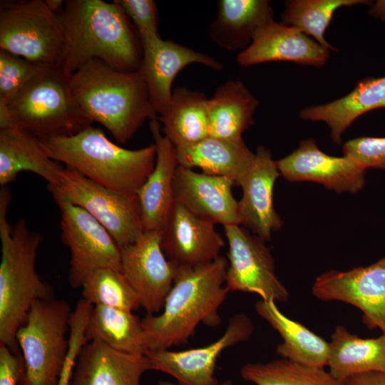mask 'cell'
<instances>
[{
	"mask_svg": "<svg viewBox=\"0 0 385 385\" xmlns=\"http://www.w3.org/2000/svg\"><path fill=\"white\" fill-rule=\"evenodd\" d=\"M58 16L65 46L56 67L66 76L93 59L124 72L139 70L141 40L116 0H66Z\"/></svg>",
	"mask_w": 385,
	"mask_h": 385,
	"instance_id": "6da1fadb",
	"label": "cell"
},
{
	"mask_svg": "<svg viewBox=\"0 0 385 385\" xmlns=\"http://www.w3.org/2000/svg\"><path fill=\"white\" fill-rule=\"evenodd\" d=\"M227 267V259L222 256L200 266L179 267L162 311L142 319L148 351L186 343L200 323H220L218 309L229 292L225 286Z\"/></svg>",
	"mask_w": 385,
	"mask_h": 385,
	"instance_id": "7a4b0ae2",
	"label": "cell"
},
{
	"mask_svg": "<svg viewBox=\"0 0 385 385\" xmlns=\"http://www.w3.org/2000/svg\"><path fill=\"white\" fill-rule=\"evenodd\" d=\"M11 192L0 190V345L21 354L16 341L18 329L26 322L31 307L38 301L54 297V289L41 279L36 269L42 236L31 231L20 219L11 225L7 212Z\"/></svg>",
	"mask_w": 385,
	"mask_h": 385,
	"instance_id": "3957f363",
	"label": "cell"
},
{
	"mask_svg": "<svg viewBox=\"0 0 385 385\" xmlns=\"http://www.w3.org/2000/svg\"><path fill=\"white\" fill-rule=\"evenodd\" d=\"M69 87L83 116L103 125L120 144L130 140L146 120L157 118L139 71H118L93 59L70 76Z\"/></svg>",
	"mask_w": 385,
	"mask_h": 385,
	"instance_id": "277c9868",
	"label": "cell"
},
{
	"mask_svg": "<svg viewBox=\"0 0 385 385\" xmlns=\"http://www.w3.org/2000/svg\"><path fill=\"white\" fill-rule=\"evenodd\" d=\"M40 140L53 160L122 193L137 195L155 164V144L126 149L92 125L72 135Z\"/></svg>",
	"mask_w": 385,
	"mask_h": 385,
	"instance_id": "5b68a950",
	"label": "cell"
},
{
	"mask_svg": "<svg viewBox=\"0 0 385 385\" xmlns=\"http://www.w3.org/2000/svg\"><path fill=\"white\" fill-rule=\"evenodd\" d=\"M71 96L69 77L41 65L6 103H0V128H17L39 139L74 135L91 125Z\"/></svg>",
	"mask_w": 385,
	"mask_h": 385,
	"instance_id": "8992f818",
	"label": "cell"
},
{
	"mask_svg": "<svg viewBox=\"0 0 385 385\" xmlns=\"http://www.w3.org/2000/svg\"><path fill=\"white\" fill-rule=\"evenodd\" d=\"M68 303L55 297L36 302L16 332L24 361L19 385H58L69 349Z\"/></svg>",
	"mask_w": 385,
	"mask_h": 385,
	"instance_id": "52a82bcc",
	"label": "cell"
},
{
	"mask_svg": "<svg viewBox=\"0 0 385 385\" xmlns=\"http://www.w3.org/2000/svg\"><path fill=\"white\" fill-rule=\"evenodd\" d=\"M64 46L61 21L44 0L1 2L0 50L36 64L56 66Z\"/></svg>",
	"mask_w": 385,
	"mask_h": 385,
	"instance_id": "ba28073f",
	"label": "cell"
},
{
	"mask_svg": "<svg viewBox=\"0 0 385 385\" xmlns=\"http://www.w3.org/2000/svg\"><path fill=\"white\" fill-rule=\"evenodd\" d=\"M48 190L59 208L61 238L70 251V286L81 289L90 274L99 269L121 272L120 249L109 232L58 190L52 187Z\"/></svg>",
	"mask_w": 385,
	"mask_h": 385,
	"instance_id": "9c48e42d",
	"label": "cell"
},
{
	"mask_svg": "<svg viewBox=\"0 0 385 385\" xmlns=\"http://www.w3.org/2000/svg\"><path fill=\"white\" fill-rule=\"evenodd\" d=\"M52 188L93 216L120 247L133 243L144 232L136 194L115 191L66 166L58 185Z\"/></svg>",
	"mask_w": 385,
	"mask_h": 385,
	"instance_id": "30bf717a",
	"label": "cell"
},
{
	"mask_svg": "<svg viewBox=\"0 0 385 385\" xmlns=\"http://www.w3.org/2000/svg\"><path fill=\"white\" fill-rule=\"evenodd\" d=\"M223 227L228 244L227 289L255 293L265 301L287 302L288 291L275 274L266 241L240 225Z\"/></svg>",
	"mask_w": 385,
	"mask_h": 385,
	"instance_id": "8fae6325",
	"label": "cell"
},
{
	"mask_svg": "<svg viewBox=\"0 0 385 385\" xmlns=\"http://www.w3.org/2000/svg\"><path fill=\"white\" fill-rule=\"evenodd\" d=\"M121 272L147 314H159L164 306L179 267L161 247V231H144L133 243L120 247Z\"/></svg>",
	"mask_w": 385,
	"mask_h": 385,
	"instance_id": "7c38bea8",
	"label": "cell"
},
{
	"mask_svg": "<svg viewBox=\"0 0 385 385\" xmlns=\"http://www.w3.org/2000/svg\"><path fill=\"white\" fill-rule=\"evenodd\" d=\"M312 292L318 299L356 307L369 329L385 334V256L368 266L325 272L317 277Z\"/></svg>",
	"mask_w": 385,
	"mask_h": 385,
	"instance_id": "4fadbf2b",
	"label": "cell"
},
{
	"mask_svg": "<svg viewBox=\"0 0 385 385\" xmlns=\"http://www.w3.org/2000/svg\"><path fill=\"white\" fill-rule=\"evenodd\" d=\"M254 329L251 319L238 313L230 319L222 337L207 346L183 351H148L145 355L151 370L170 375L179 385H217L215 371L220 354L230 346L247 341Z\"/></svg>",
	"mask_w": 385,
	"mask_h": 385,
	"instance_id": "5bb4252c",
	"label": "cell"
},
{
	"mask_svg": "<svg viewBox=\"0 0 385 385\" xmlns=\"http://www.w3.org/2000/svg\"><path fill=\"white\" fill-rule=\"evenodd\" d=\"M276 163L289 182H313L337 193H356L366 183V168L348 156L326 154L313 138L301 140L296 150Z\"/></svg>",
	"mask_w": 385,
	"mask_h": 385,
	"instance_id": "9a60e30c",
	"label": "cell"
},
{
	"mask_svg": "<svg viewBox=\"0 0 385 385\" xmlns=\"http://www.w3.org/2000/svg\"><path fill=\"white\" fill-rule=\"evenodd\" d=\"M215 225L175 200L161 230L165 255L178 267H192L213 262L225 245Z\"/></svg>",
	"mask_w": 385,
	"mask_h": 385,
	"instance_id": "2e32d148",
	"label": "cell"
},
{
	"mask_svg": "<svg viewBox=\"0 0 385 385\" xmlns=\"http://www.w3.org/2000/svg\"><path fill=\"white\" fill-rule=\"evenodd\" d=\"M140 40L143 57L138 71L146 83L157 116L168 108L173 81L185 67L200 63L215 70L222 68V65L211 56L172 41L163 40L160 35L142 37Z\"/></svg>",
	"mask_w": 385,
	"mask_h": 385,
	"instance_id": "e0dca14e",
	"label": "cell"
},
{
	"mask_svg": "<svg viewBox=\"0 0 385 385\" xmlns=\"http://www.w3.org/2000/svg\"><path fill=\"white\" fill-rule=\"evenodd\" d=\"M255 153L240 185L242 195L237 206L239 225L268 241L283 225L274 206V187L280 173L269 149L260 145Z\"/></svg>",
	"mask_w": 385,
	"mask_h": 385,
	"instance_id": "ac0fdd59",
	"label": "cell"
},
{
	"mask_svg": "<svg viewBox=\"0 0 385 385\" xmlns=\"http://www.w3.org/2000/svg\"><path fill=\"white\" fill-rule=\"evenodd\" d=\"M330 50L300 31L274 20L256 33L251 44L237 56L242 67L273 62L289 61L299 65L321 67L325 65Z\"/></svg>",
	"mask_w": 385,
	"mask_h": 385,
	"instance_id": "d6986e66",
	"label": "cell"
},
{
	"mask_svg": "<svg viewBox=\"0 0 385 385\" xmlns=\"http://www.w3.org/2000/svg\"><path fill=\"white\" fill-rule=\"evenodd\" d=\"M234 182L225 177L197 173L178 165L173 181L175 200L199 217L215 224L239 225Z\"/></svg>",
	"mask_w": 385,
	"mask_h": 385,
	"instance_id": "ffe728a7",
	"label": "cell"
},
{
	"mask_svg": "<svg viewBox=\"0 0 385 385\" xmlns=\"http://www.w3.org/2000/svg\"><path fill=\"white\" fill-rule=\"evenodd\" d=\"M156 147L155 167L137 192L144 231H161L174 203L173 181L179 165L176 148L162 133L157 118L149 123Z\"/></svg>",
	"mask_w": 385,
	"mask_h": 385,
	"instance_id": "44dd1931",
	"label": "cell"
},
{
	"mask_svg": "<svg viewBox=\"0 0 385 385\" xmlns=\"http://www.w3.org/2000/svg\"><path fill=\"white\" fill-rule=\"evenodd\" d=\"M149 370L145 354H126L90 342L78 354L68 385H140Z\"/></svg>",
	"mask_w": 385,
	"mask_h": 385,
	"instance_id": "7402d4cb",
	"label": "cell"
},
{
	"mask_svg": "<svg viewBox=\"0 0 385 385\" xmlns=\"http://www.w3.org/2000/svg\"><path fill=\"white\" fill-rule=\"evenodd\" d=\"M53 160L41 140L17 128H0V185L6 186L19 173L32 172L56 187L64 169Z\"/></svg>",
	"mask_w": 385,
	"mask_h": 385,
	"instance_id": "603a6c76",
	"label": "cell"
},
{
	"mask_svg": "<svg viewBox=\"0 0 385 385\" xmlns=\"http://www.w3.org/2000/svg\"><path fill=\"white\" fill-rule=\"evenodd\" d=\"M378 108H385V76L365 78L341 98L304 108L299 118L324 122L330 128L333 142L340 145L344 133L356 119Z\"/></svg>",
	"mask_w": 385,
	"mask_h": 385,
	"instance_id": "cb8c5ba5",
	"label": "cell"
},
{
	"mask_svg": "<svg viewBox=\"0 0 385 385\" xmlns=\"http://www.w3.org/2000/svg\"><path fill=\"white\" fill-rule=\"evenodd\" d=\"M272 21L274 14L269 1L220 0L210 35L222 48L240 53L251 44L258 30Z\"/></svg>",
	"mask_w": 385,
	"mask_h": 385,
	"instance_id": "d4e9b609",
	"label": "cell"
},
{
	"mask_svg": "<svg viewBox=\"0 0 385 385\" xmlns=\"http://www.w3.org/2000/svg\"><path fill=\"white\" fill-rule=\"evenodd\" d=\"M176 150L179 165L191 169L198 168L205 174L228 178L238 187L255 155L243 139L233 141L210 136L177 148Z\"/></svg>",
	"mask_w": 385,
	"mask_h": 385,
	"instance_id": "484cf974",
	"label": "cell"
},
{
	"mask_svg": "<svg viewBox=\"0 0 385 385\" xmlns=\"http://www.w3.org/2000/svg\"><path fill=\"white\" fill-rule=\"evenodd\" d=\"M255 310L281 336L282 342L277 345L276 353L282 358L312 367L327 366L329 342L286 317L274 301L260 299Z\"/></svg>",
	"mask_w": 385,
	"mask_h": 385,
	"instance_id": "4316f807",
	"label": "cell"
},
{
	"mask_svg": "<svg viewBox=\"0 0 385 385\" xmlns=\"http://www.w3.org/2000/svg\"><path fill=\"white\" fill-rule=\"evenodd\" d=\"M258 101L239 80L219 86L208 100L209 136L223 140H242V134L255 120Z\"/></svg>",
	"mask_w": 385,
	"mask_h": 385,
	"instance_id": "83f0119b",
	"label": "cell"
},
{
	"mask_svg": "<svg viewBox=\"0 0 385 385\" xmlns=\"http://www.w3.org/2000/svg\"><path fill=\"white\" fill-rule=\"evenodd\" d=\"M208 100L203 93L185 87L173 91L168 108L157 120L163 135L176 148L209 136Z\"/></svg>",
	"mask_w": 385,
	"mask_h": 385,
	"instance_id": "f1b7e54d",
	"label": "cell"
},
{
	"mask_svg": "<svg viewBox=\"0 0 385 385\" xmlns=\"http://www.w3.org/2000/svg\"><path fill=\"white\" fill-rule=\"evenodd\" d=\"M327 366L335 378L343 381L356 374L385 373V334L364 339L343 326H337L329 342Z\"/></svg>",
	"mask_w": 385,
	"mask_h": 385,
	"instance_id": "f546056e",
	"label": "cell"
},
{
	"mask_svg": "<svg viewBox=\"0 0 385 385\" xmlns=\"http://www.w3.org/2000/svg\"><path fill=\"white\" fill-rule=\"evenodd\" d=\"M85 337L87 342H99L126 354H145L148 351L142 319L124 309L93 306Z\"/></svg>",
	"mask_w": 385,
	"mask_h": 385,
	"instance_id": "4dcf8cb0",
	"label": "cell"
},
{
	"mask_svg": "<svg viewBox=\"0 0 385 385\" xmlns=\"http://www.w3.org/2000/svg\"><path fill=\"white\" fill-rule=\"evenodd\" d=\"M243 379L255 385H346L324 368L305 366L285 359L266 363H247L240 369Z\"/></svg>",
	"mask_w": 385,
	"mask_h": 385,
	"instance_id": "1f68e13d",
	"label": "cell"
},
{
	"mask_svg": "<svg viewBox=\"0 0 385 385\" xmlns=\"http://www.w3.org/2000/svg\"><path fill=\"white\" fill-rule=\"evenodd\" d=\"M371 4L366 0H291L285 3L282 14L284 24L312 37L324 48L334 51L324 34L334 12L343 6Z\"/></svg>",
	"mask_w": 385,
	"mask_h": 385,
	"instance_id": "d6a6232c",
	"label": "cell"
},
{
	"mask_svg": "<svg viewBox=\"0 0 385 385\" xmlns=\"http://www.w3.org/2000/svg\"><path fill=\"white\" fill-rule=\"evenodd\" d=\"M82 299L93 306L101 305L133 312L140 306V300L120 271L102 268L86 279L82 287Z\"/></svg>",
	"mask_w": 385,
	"mask_h": 385,
	"instance_id": "836d02e7",
	"label": "cell"
},
{
	"mask_svg": "<svg viewBox=\"0 0 385 385\" xmlns=\"http://www.w3.org/2000/svg\"><path fill=\"white\" fill-rule=\"evenodd\" d=\"M40 66L0 50V103H8L33 76Z\"/></svg>",
	"mask_w": 385,
	"mask_h": 385,
	"instance_id": "e575fe53",
	"label": "cell"
},
{
	"mask_svg": "<svg viewBox=\"0 0 385 385\" xmlns=\"http://www.w3.org/2000/svg\"><path fill=\"white\" fill-rule=\"evenodd\" d=\"M91 307L78 302L73 311L69 322V349L58 385H68L78 354L87 342L85 337L86 324Z\"/></svg>",
	"mask_w": 385,
	"mask_h": 385,
	"instance_id": "d590c367",
	"label": "cell"
},
{
	"mask_svg": "<svg viewBox=\"0 0 385 385\" xmlns=\"http://www.w3.org/2000/svg\"><path fill=\"white\" fill-rule=\"evenodd\" d=\"M344 155L360 165L385 170V137H359L349 140L342 146Z\"/></svg>",
	"mask_w": 385,
	"mask_h": 385,
	"instance_id": "8d00e7d4",
	"label": "cell"
},
{
	"mask_svg": "<svg viewBox=\"0 0 385 385\" xmlns=\"http://www.w3.org/2000/svg\"><path fill=\"white\" fill-rule=\"evenodd\" d=\"M125 14L132 20L140 38L158 36V18L153 0H116Z\"/></svg>",
	"mask_w": 385,
	"mask_h": 385,
	"instance_id": "74e56055",
	"label": "cell"
},
{
	"mask_svg": "<svg viewBox=\"0 0 385 385\" xmlns=\"http://www.w3.org/2000/svg\"><path fill=\"white\" fill-rule=\"evenodd\" d=\"M24 370L21 354H15L0 345V385H19Z\"/></svg>",
	"mask_w": 385,
	"mask_h": 385,
	"instance_id": "f35d334b",
	"label": "cell"
},
{
	"mask_svg": "<svg viewBox=\"0 0 385 385\" xmlns=\"http://www.w3.org/2000/svg\"><path fill=\"white\" fill-rule=\"evenodd\" d=\"M344 382L346 385H385V373L373 371L356 374Z\"/></svg>",
	"mask_w": 385,
	"mask_h": 385,
	"instance_id": "ab89813d",
	"label": "cell"
},
{
	"mask_svg": "<svg viewBox=\"0 0 385 385\" xmlns=\"http://www.w3.org/2000/svg\"><path fill=\"white\" fill-rule=\"evenodd\" d=\"M369 14L371 16L381 19L382 21H385V1H376L374 4H372Z\"/></svg>",
	"mask_w": 385,
	"mask_h": 385,
	"instance_id": "60d3db41",
	"label": "cell"
},
{
	"mask_svg": "<svg viewBox=\"0 0 385 385\" xmlns=\"http://www.w3.org/2000/svg\"><path fill=\"white\" fill-rule=\"evenodd\" d=\"M44 2L52 12L57 15H59L63 9L65 1L44 0Z\"/></svg>",
	"mask_w": 385,
	"mask_h": 385,
	"instance_id": "b9f144b4",
	"label": "cell"
},
{
	"mask_svg": "<svg viewBox=\"0 0 385 385\" xmlns=\"http://www.w3.org/2000/svg\"><path fill=\"white\" fill-rule=\"evenodd\" d=\"M157 385H179L178 384H174L168 381H158ZM217 385H233L232 381L230 380L224 381L222 383H219Z\"/></svg>",
	"mask_w": 385,
	"mask_h": 385,
	"instance_id": "7bdbcfd3",
	"label": "cell"
}]
</instances>
